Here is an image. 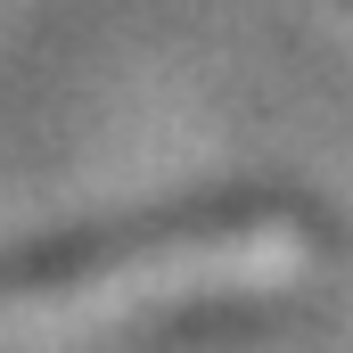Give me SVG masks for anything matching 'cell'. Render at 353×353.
<instances>
[{"instance_id": "1", "label": "cell", "mask_w": 353, "mask_h": 353, "mask_svg": "<svg viewBox=\"0 0 353 353\" xmlns=\"http://www.w3.org/2000/svg\"><path fill=\"white\" fill-rule=\"evenodd\" d=\"M304 230L296 222H239V230H189V239H148L123 255H74V263L0 279V337H41V329H83V321H123L148 304H189V296H239V288H279L304 271Z\"/></svg>"}]
</instances>
